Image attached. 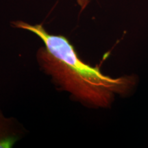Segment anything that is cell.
<instances>
[{
	"instance_id": "obj_1",
	"label": "cell",
	"mask_w": 148,
	"mask_h": 148,
	"mask_svg": "<svg viewBox=\"0 0 148 148\" xmlns=\"http://www.w3.org/2000/svg\"><path fill=\"white\" fill-rule=\"evenodd\" d=\"M12 25L39 37L45 45L36 53L41 69L59 87L85 104L106 108L114 96L126 94L136 83L134 76L113 78L101 73L97 66L84 62L66 37L49 34L41 24L17 21Z\"/></svg>"
},
{
	"instance_id": "obj_2",
	"label": "cell",
	"mask_w": 148,
	"mask_h": 148,
	"mask_svg": "<svg viewBox=\"0 0 148 148\" xmlns=\"http://www.w3.org/2000/svg\"><path fill=\"white\" fill-rule=\"evenodd\" d=\"M19 130L12 118H7L0 110V148L12 147L19 138Z\"/></svg>"
},
{
	"instance_id": "obj_3",
	"label": "cell",
	"mask_w": 148,
	"mask_h": 148,
	"mask_svg": "<svg viewBox=\"0 0 148 148\" xmlns=\"http://www.w3.org/2000/svg\"><path fill=\"white\" fill-rule=\"evenodd\" d=\"M76 1L79 6L80 7L81 10H83L87 7L90 0H76Z\"/></svg>"
}]
</instances>
